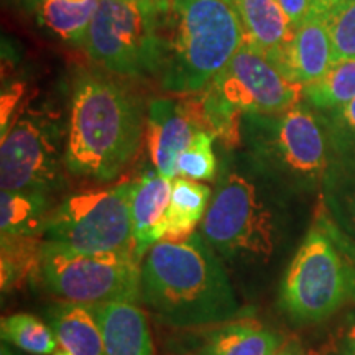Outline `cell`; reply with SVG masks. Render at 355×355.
<instances>
[{"instance_id": "obj_37", "label": "cell", "mask_w": 355, "mask_h": 355, "mask_svg": "<svg viewBox=\"0 0 355 355\" xmlns=\"http://www.w3.org/2000/svg\"><path fill=\"white\" fill-rule=\"evenodd\" d=\"M28 8H33V10H38L40 6H42L43 0H21Z\"/></svg>"}, {"instance_id": "obj_6", "label": "cell", "mask_w": 355, "mask_h": 355, "mask_svg": "<svg viewBox=\"0 0 355 355\" xmlns=\"http://www.w3.org/2000/svg\"><path fill=\"white\" fill-rule=\"evenodd\" d=\"M350 301H355L352 270L316 214L283 277L279 304L293 321L318 324Z\"/></svg>"}, {"instance_id": "obj_5", "label": "cell", "mask_w": 355, "mask_h": 355, "mask_svg": "<svg viewBox=\"0 0 355 355\" xmlns=\"http://www.w3.org/2000/svg\"><path fill=\"white\" fill-rule=\"evenodd\" d=\"M245 140L257 170L296 186H314L329 166L327 140L303 105L278 114H248Z\"/></svg>"}, {"instance_id": "obj_18", "label": "cell", "mask_w": 355, "mask_h": 355, "mask_svg": "<svg viewBox=\"0 0 355 355\" xmlns=\"http://www.w3.org/2000/svg\"><path fill=\"white\" fill-rule=\"evenodd\" d=\"M206 334L202 352L209 355H273L285 337L250 318L216 324Z\"/></svg>"}, {"instance_id": "obj_14", "label": "cell", "mask_w": 355, "mask_h": 355, "mask_svg": "<svg viewBox=\"0 0 355 355\" xmlns=\"http://www.w3.org/2000/svg\"><path fill=\"white\" fill-rule=\"evenodd\" d=\"M245 42L254 44L283 73V60L295 28L278 0H234Z\"/></svg>"}, {"instance_id": "obj_15", "label": "cell", "mask_w": 355, "mask_h": 355, "mask_svg": "<svg viewBox=\"0 0 355 355\" xmlns=\"http://www.w3.org/2000/svg\"><path fill=\"white\" fill-rule=\"evenodd\" d=\"M332 64V46L324 15L311 12L296 26L283 60V74L293 83L306 86L321 79Z\"/></svg>"}, {"instance_id": "obj_30", "label": "cell", "mask_w": 355, "mask_h": 355, "mask_svg": "<svg viewBox=\"0 0 355 355\" xmlns=\"http://www.w3.org/2000/svg\"><path fill=\"white\" fill-rule=\"evenodd\" d=\"M25 92L24 83H13L8 87H3L2 99H0V128H2V137L8 132L13 123V114H15L17 105L20 104L21 96Z\"/></svg>"}, {"instance_id": "obj_13", "label": "cell", "mask_w": 355, "mask_h": 355, "mask_svg": "<svg viewBox=\"0 0 355 355\" xmlns=\"http://www.w3.org/2000/svg\"><path fill=\"white\" fill-rule=\"evenodd\" d=\"M173 180L157 170H146L133 181L130 193L132 237L137 260L144 261L155 243L165 239V219Z\"/></svg>"}, {"instance_id": "obj_40", "label": "cell", "mask_w": 355, "mask_h": 355, "mask_svg": "<svg viewBox=\"0 0 355 355\" xmlns=\"http://www.w3.org/2000/svg\"><path fill=\"white\" fill-rule=\"evenodd\" d=\"M224 2H227V3H230V6L234 7V0H224Z\"/></svg>"}, {"instance_id": "obj_10", "label": "cell", "mask_w": 355, "mask_h": 355, "mask_svg": "<svg viewBox=\"0 0 355 355\" xmlns=\"http://www.w3.org/2000/svg\"><path fill=\"white\" fill-rule=\"evenodd\" d=\"M61 132L42 112L19 115L2 137V191H40L48 194L63 181Z\"/></svg>"}, {"instance_id": "obj_9", "label": "cell", "mask_w": 355, "mask_h": 355, "mask_svg": "<svg viewBox=\"0 0 355 355\" xmlns=\"http://www.w3.org/2000/svg\"><path fill=\"white\" fill-rule=\"evenodd\" d=\"M158 20L127 0H99L86 40L87 55L127 78L153 76L163 71L166 40L159 35Z\"/></svg>"}, {"instance_id": "obj_22", "label": "cell", "mask_w": 355, "mask_h": 355, "mask_svg": "<svg viewBox=\"0 0 355 355\" xmlns=\"http://www.w3.org/2000/svg\"><path fill=\"white\" fill-rule=\"evenodd\" d=\"M97 6L99 0H87L81 3L69 0H43L38 13L43 25L66 42L81 43L86 40Z\"/></svg>"}, {"instance_id": "obj_19", "label": "cell", "mask_w": 355, "mask_h": 355, "mask_svg": "<svg viewBox=\"0 0 355 355\" xmlns=\"http://www.w3.org/2000/svg\"><path fill=\"white\" fill-rule=\"evenodd\" d=\"M211 199L209 186L189 178H175L165 219V239L184 241L196 234L198 225L202 224L209 209Z\"/></svg>"}, {"instance_id": "obj_38", "label": "cell", "mask_w": 355, "mask_h": 355, "mask_svg": "<svg viewBox=\"0 0 355 355\" xmlns=\"http://www.w3.org/2000/svg\"><path fill=\"white\" fill-rule=\"evenodd\" d=\"M53 355H71L69 352H66V350L64 349H58L56 350V352L55 354H53Z\"/></svg>"}, {"instance_id": "obj_7", "label": "cell", "mask_w": 355, "mask_h": 355, "mask_svg": "<svg viewBox=\"0 0 355 355\" xmlns=\"http://www.w3.org/2000/svg\"><path fill=\"white\" fill-rule=\"evenodd\" d=\"M140 268L133 255L83 252L43 241L38 277L61 301L97 308L140 303Z\"/></svg>"}, {"instance_id": "obj_4", "label": "cell", "mask_w": 355, "mask_h": 355, "mask_svg": "<svg viewBox=\"0 0 355 355\" xmlns=\"http://www.w3.org/2000/svg\"><path fill=\"white\" fill-rule=\"evenodd\" d=\"M199 234L227 265L259 268L277 254L279 225L252 180L225 171L217 184Z\"/></svg>"}, {"instance_id": "obj_17", "label": "cell", "mask_w": 355, "mask_h": 355, "mask_svg": "<svg viewBox=\"0 0 355 355\" xmlns=\"http://www.w3.org/2000/svg\"><path fill=\"white\" fill-rule=\"evenodd\" d=\"M46 318L60 349L71 355H104V334L94 306L63 301L51 306Z\"/></svg>"}, {"instance_id": "obj_21", "label": "cell", "mask_w": 355, "mask_h": 355, "mask_svg": "<svg viewBox=\"0 0 355 355\" xmlns=\"http://www.w3.org/2000/svg\"><path fill=\"white\" fill-rule=\"evenodd\" d=\"M43 237L0 235V283L8 293L40 275Z\"/></svg>"}, {"instance_id": "obj_8", "label": "cell", "mask_w": 355, "mask_h": 355, "mask_svg": "<svg viewBox=\"0 0 355 355\" xmlns=\"http://www.w3.org/2000/svg\"><path fill=\"white\" fill-rule=\"evenodd\" d=\"M133 181L66 198L50 214L43 239L83 252L135 257L130 219ZM137 259V257H135Z\"/></svg>"}, {"instance_id": "obj_3", "label": "cell", "mask_w": 355, "mask_h": 355, "mask_svg": "<svg viewBox=\"0 0 355 355\" xmlns=\"http://www.w3.org/2000/svg\"><path fill=\"white\" fill-rule=\"evenodd\" d=\"M163 87L180 96L202 92L245 42L242 21L224 0H175Z\"/></svg>"}, {"instance_id": "obj_1", "label": "cell", "mask_w": 355, "mask_h": 355, "mask_svg": "<svg viewBox=\"0 0 355 355\" xmlns=\"http://www.w3.org/2000/svg\"><path fill=\"white\" fill-rule=\"evenodd\" d=\"M140 303L176 329L211 327L241 313L224 261L199 232L150 248L140 268Z\"/></svg>"}, {"instance_id": "obj_27", "label": "cell", "mask_w": 355, "mask_h": 355, "mask_svg": "<svg viewBox=\"0 0 355 355\" xmlns=\"http://www.w3.org/2000/svg\"><path fill=\"white\" fill-rule=\"evenodd\" d=\"M308 355H355V308L347 311L344 318Z\"/></svg>"}, {"instance_id": "obj_32", "label": "cell", "mask_w": 355, "mask_h": 355, "mask_svg": "<svg viewBox=\"0 0 355 355\" xmlns=\"http://www.w3.org/2000/svg\"><path fill=\"white\" fill-rule=\"evenodd\" d=\"M278 3L286 13L288 20L295 30L311 13V0H278Z\"/></svg>"}, {"instance_id": "obj_36", "label": "cell", "mask_w": 355, "mask_h": 355, "mask_svg": "<svg viewBox=\"0 0 355 355\" xmlns=\"http://www.w3.org/2000/svg\"><path fill=\"white\" fill-rule=\"evenodd\" d=\"M0 355H20V354L13 350V345L2 343V345H0Z\"/></svg>"}, {"instance_id": "obj_39", "label": "cell", "mask_w": 355, "mask_h": 355, "mask_svg": "<svg viewBox=\"0 0 355 355\" xmlns=\"http://www.w3.org/2000/svg\"><path fill=\"white\" fill-rule=\"evenodd\" d=\"M69 2H78V3H81V2H87V0H69Z\"/></svg>"}, {"instance_id": "obj_29", "label": "cell", "mask_w": 355, "mask_h": 355, "mask_svg": "<svg viewBox=\"0 0 355 355\" xmlns=\"http://www.w3.org/2000/svg\"><path fill=\"white\" fill-rule=\"evenodd\" d=\"M331 207L334 211V214H331L334 220L355 241V183L340 191L339 196L334 194Z\"/></svg>"}, {"instance_id": "obj_23", "label": "cell", "mask_w": 355, "mask_h": 355, "mask_svg": "<svg viewBox=\"0 0 355 355\" xmlns=\"http://www.w3.org/2000/svg\"><path fill=\"white\" fill-rule=\"evenodd\" d=\"M303 97L316 109H343L355 99V60H345L332 68L318 81L303 86Z\"/></svg>"}, {"instance_id": "obj_25", "label": "cell", "mask_w": 355, "mask_h": 355, "mask_svg": "<svg viewBox=\"0 0 355 355\" xmlns=\"http://www.w3.org/2000/svg\"><path fill=\"white\" fill-rule=\"evenodd\" d=\"M324 24L329 33L334 64L355 60V0H344L324 13Z\"/></svg>"}, {"instance_id": "obj_35", "label": "cell", "mask_w": 355, "mask_h": 355, "mask_svg": "<svg viewBox=\"0 0 355 355\" xmlns=\"http://www.w3.org/2000/svg\"><path fill=\"white\" fill-rule=\"evenodd\" d=\"M340 2H344V0H311V12L324 15V13L329 12L331 8L339 6Z\"/></svg>"}, {"instance_id": "obj_26", "label": "cell", "mask_w": 355, "mask_h": 355, "mask_svg": "<svg viewBox=\"0 0 355 355\" xmlns=\"http://www.w3.org/2000/svg\"><path fill=\"white\" fill-rule=\"evenodd\" d=\"M214 139L216 137L209 132H198L178 158V175L194 181L214 180L217 171L216 155L212 150Z\"/></svg>"}, {"instance_id": "obj_11", "label": "cell", "mask_w": 355, "mask_h": 355, "mask_svg": "<svg viewBox=\"0 0 355 355\" xmlns=\"http://www.w3.org/2000/svg\"><path fill=\"white\" fill-rule=\"evenodd\" d=\"M207 87L241 114L285 112L303 97L301 84L288 79L247 42Z\"/></svg>"}, {"instance_id": "obj_2", "label": "cell", "mask_w": 355, "mask_h": 355, "mask_svg": "<svg viewBox=\"0 0 355 355\" xmlns=\"http://www.w3.org/2000/svg\"><path fill=\"white\" fill-rule=\"evenodd\" d=\"M145 127L140 97L121 83L86 74L74 84L64 166L89 180H114L135 157Z\"/></svg>"}, {"instance_id": "obj_34", "label": "cell", "mask_w": 355, "mask_h": 355, "mask_svg": "<svg viewBox=\"0 0 355 355\" xmlns=\"http://www.w3.org/2000/svg\"><path fill=\"white\" fill-rule=\"evenodd\" d=\"M273 355H308L303 349V344L296 337H288L282 343Z\"/></svg>"}, {"instance_id": "obj_33", "label": "cell", "mask_w": 355, "mask_h": 355, "mask_svg": "<svg viewBox=\"0 0 355 355\" xmlns=\"http://www.w3.org/2000/svg\"><path fill=\"white\" fill-rule=\"evenodd\" d=\"M336 117L339 125L343 127L345 133L355 141V99L352 102H349L347 105H344L343 109H339Z\"/></svg>"}, {"instance_id": "obj_31", "label": "cell", "mask_w": 355, "mask_h": 355, "mask_svg": "<svg viewBox=\"0 0 355 355\" xmlns=\"http://www.w3.org/2000/svg\"><path fill=\"white\" fill-rule=\"evenodd\" d=\"M132 6L140 8L141 12L146 13L152 19L158 20L159 24L166 20V17L170 15L173 2L175 0H127Z\"/></svg>"}, {"instance_id": "obj_28", "label": "cell", "mask_w": 355, "mask_h": 355, "mask_svg": "<svg viewBox=\"0 0 355 355\" xmlns=\"http://www.w3.org/2000/svg\"><path fill=\"white\" fill-rule=\"evenodd\" d=\"M316 214L319 216V219L322 220L324 227L327 229V232L331 234V237L334 239L336 245L339 247V250L343 252L345 260L349 261L350 270H352V277H354V293H355V241L350 235L345 232V230L340 227L339 224L334 220V217L331 216V212L327 211V207H319Z\"/></svg>"}, {"instance_id": "obj_41", "label": "cell", "mask_w": 355, "mask_h": 355, "mask_svg": "<svg viewBox=\"0 0 355 355\" xmlns=\"http://www.w3.org/2000/svg\"><path fill=\"white\" fill-rule=\"evenodd\" d=\"M194 355H209V354H206V352H202V350H201V352H199V354H194Z\"/></svg>"}, {"instance_id": "obj_24", "label": "cell", "mask_w": 355, "mask_h": 355, "mask_svg": "<svg viewBox=\"0 0 355 355\" xmlns=\"http://www.w3.org/2000/svg\"><path fill=\"white\" fill-rule=\"evenodd\" d=\"M2 343L30 355H53L58 350V340L50 324L28 313H17L2 318L0 322Z\"/></svg>"}, {"instance_id": "obj_16", "label": "cell", "mask_w": 355, "mask_h": 355, "mask_svg": "<svg viewBox=\"0 0 355 355\" xmlns=\"http://www.w3.org/2000/svg\"><path fill=\"white\" fill-rule=\"evenodd\" d=\"M104 355H155L145 313L135 303L97 306Z\"/></svg>"}, {"instance_id": "obj_20", "label": "cell", "mask_w": 355, "mask_h": 355, "mask_svg": "<svg viewBox=\"0 0 355 355\" xmlns=\"http://www.w3.org/2000/svg\"><path fill=\"white\" fill-rule=\"evenodd\" d=\"M48 198L40 191H2L0 235L43 237L48 219Z\"/></svg>"}, {"instance_id": "obj_12", "label": "cell", "mask_w": 355, "mask_h": 355, "mask_svg": "<svg viewBox=\"0 0 355 355\" xmlns=\"http://www.w3.org/2000/svg\"><path fill=\"white\" fill-rule=\"evenodd\" d=\"M198 132L204 128L194 96L153 101L148 107L145 135L155 170L175 180L178 158Z\"/></svg>"}]
</instances>
